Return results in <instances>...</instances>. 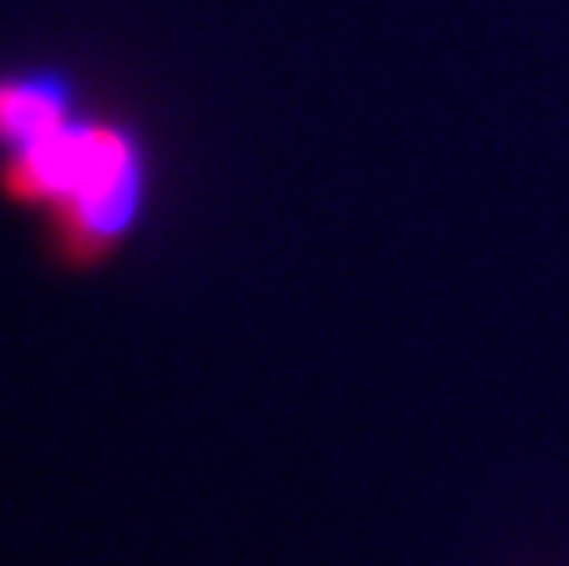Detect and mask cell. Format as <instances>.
I'll return each mask as SVG.
<instances>
[{
	"label": "cell",
	"instance_id": "cell-2",
	"mask_svg": "<svg viewBox=\"0 0 569 566\" xmlns=\"http://www.w3.org/2000/svg\"><path fill=\"white\" fill-rule=\"evenodd\" d=\"M74 111V81L59 70L0 75V143L11 151L63 129Z\"/></svg>",
	"mask_w": 569,
	"mask_h": 566
},
{
	"label": "cell",
	"instance_id": "cell-1",
	"mask_svg": "<svg viewBox=\"0 0 569 566\" xmlns=\"http://www.w3.org/2000/svg\"><path fill=\"white\" fill-rule=\"evenodd\" d=\"M4 180L19 199L59 202L78 247H103L137 218L140 148L122 126L67 122L11 155Z\"/></svg>",
	"mask_w": 569,
	"mask_h": 566
}]
</instances>
